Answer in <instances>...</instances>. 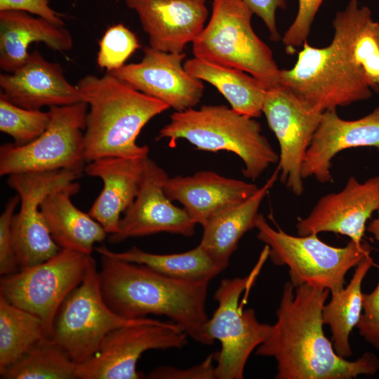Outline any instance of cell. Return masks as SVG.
<instances>
[{
	"label": "cell",
	"instance_id": "8992f818",
	"mask_svg": "<svg viewBox=\"0 0 379 379\" xmlns=\"http://www.w3.org/2000/svg\"><path fill=\"white\" fill-rule=\"evenodd\" d=\"M257 238L267 246L268 256L274 265L288 267L290 282L298 287L308 284L328 289L331 293L344 288L347 272L369 255L367 243L350 241L344 247L330 246L317 237L291 235L279 227H272L259 214Z\"/></svg>",
	"mask_w": 379,
	"mask_h": 379
},
{
	"label": "cell",
	"instance_id": "f35d334b",
	"mask_svg": "<svg viewBox=\"0 0 379 379\" xmlns=\"http://www.w3.org/2000/svg\"><path fill=\"white\" fill-rule=\"evenodd\" d=\"M251 12L260 17L270 34V39L278 41L281 36L276 24V11L278 8L285 9V0H242Z\"/></svg>",
	"mask_w": 379,
	"mask_h": 379
},
{
	"label": "cell",
	"instance_id": "f1b7e54d",
	"mask_svg": "<svg viewBox=\"0 0 379 379\" xmlns=\"http://www.w3.org/2000/svg\"><path fill=\"white\" fill-rule=\"evenodd\" d=\"M373 265L374 262L370 255L364 258L356 266L348 285L339 291L331 293V300L325 304L323 308V322L330 327L333 348L339 356L344 358L352 355L349 338L361 315V284Z\"/></svg>",
	"mask_w": 379,
	"mask_h": 379
},
{
	"label": "cell",
	"instance_id": "74e56055",
	"mask_svg": "<svg viewBox=\"0 0 379 379\" xmlns=\"http://www.w3.org/2000/svg\"><path fill=\"white\" fill-rule=\"evenodd\" d=\"M49 2L50 0H0V11H25L36 15L58 26H64L60 14L51 8Z\"/></svg>",
	"mask_w": 379,
	"mask_h": 379
},
{
	"label": "cell",
	"instance_id": "5b68a950",
	"mask_svg": "<svg viewBox=\"0 0 379 379\" xmlns=\"http://www.w3.org/2000/svg\"><path fill=\"white\" fill-rule=\"evenodd\" d=\"M242 0H212L211 17L192 42L194 57L252 75L267 89L280 85L270 47L255 33Z\"/></svg>",
	"mask_w": 379,
	"mask_h": 379
},
{
	"label": "cell",
	"instance_id": "836d02e7",
	"mask_svg": "<svg viewBox=\"0 0 379 379\" xmlns=\"http://www.w3.org/2000/svg\"><path fill=\"white\" fill-rule=\"evenodd\" d=\"M298 10L290 27L286 31L282 42L287 53L293 54L296 48L307 41L310 28L323 0H298Z\"/></svg>",
	"mask_w": 379,
	"mask_h": 379
},
{
	"label": "cell",
	"instance_id": "8fae6325",
	"mask_svg": "<svg viewBox=\"0 0 379 379\" xmlns=\"http://www.w3.org/2000/svg\"><path fill=\"white\" fill-rule=\"evenodd\" d=\"M255 275L224 279L214 294L218 307L208 319L207 331L220 343L216 352L215 379H242L250 355L270 333L272 325L260 323L254 310H243L239 302Z\"/></svg>",
	"mask_w": 379,
	"mask_h": 379
},
{
	"label": "cell",
	"instance_id": "8d00e7d4",
	"mask_svg": "<svg viewBox=\"0 0 379 379\" xmlns=\"http://www.w3.org/2000/svg\"><path fill=\"white\" fill-rule=\"evenodd\" d=\"M216 353L209 354L203 361L187 368L161 366L147 375L150 379H215L214 362Z\"/></svg>",
	"mask_w": 379,
	"mask_h": 379
},
{
	"label": "cell",
	"instance_id": "7c38bea8",
	"mask_svg": "<svg viewBox=\"0 0 379 379\" xmlns=\"http://www.w3.org/2000/svg\"><path fill=\"white\" fill-rule=\"evenodd\" d=\"M187 335L172 321L143 318L119 327L105 337L98 351L77 364V379H139L140 356L149 350L180 349Z\"/></svg>",
	"mask_w": 379,
	"mask_h": 379
},
{
	"label": "cell",
	"instance_id": "7402d4cb",
	"mask_svg": "<svg viewBox=\"0 0 379 379\" xmlns=\"http://www.w3.org/2000/svg\"><path fill=\"white\" fill-rule=\"evenodd\" d=\"M147 157H104L85 166L88 175L99 178L103 182V188L88 213L108 235L117 232L121 213L135 199Z\"/></svg>",
	"mask_w": 379,
	"mask_h": 379
},
{
	"label": "cell",
	"instance_id": "d6986e66",
	"mask_svg": "<svg viewBox=\"0 0 379 379\" xmlns=\"http://www.w3.org/2000/svg\"><path fill=\"white\" fill-rule=\"evenodd\" d=\"M206 0H126L138 15L149 46L181 53L204 28L208 11Z\"/></svg>",
	"mask_w": 379,
	"mask_h": 379
},
{
	"label": "cell",
	"instance_id": "d6a6232c",
	"mask_svg": "<svg viewBox=\"0 0 379 379\" xmlns=\"http://www.w3.org/2000/svg\"><path fill=\"white\" fill-rule=\"evenodd\" d=\"M140 44L136 35L123 24L109 27L102 36L97 56L98 65L107 72L123 67Z\"/></svg>",
	"mask_w": 379,
	"mask_h": 379
},
{
	"label": "cell",
	"instance_id": "603a6c76",
	"mask_svg": "<svg viewBox=\"0 0 379 379\" xmlns=\"http://www.w3.org/2000/svg\"><path fill=\"white\" fill-rule=\"evenodd\" d=\"M331 44L361 73L372 91L379 92V22L371 10L350 0L335 14Z\"/></svg>",
	"mask_w": 379,
	"mask_h": 379
},
{
	"label": "cell",
	"instance_id": "cb8c5ba5",
	"mask_svg": "<svg viewBox=\"0 0 379 379\" xmlns=\"http://www.w3.org/2000/svg\"><path fill=\"white\" fill-rule=\"evenodd\" d=\"M75 181L63 185L48 194L40 209L46 225L60 249L91 255L94 245L105 239L107 233L88 213L79 210L72 197L79 190Z\"/></svg>",
	"mask_w": 379,
	"mask_h": 379
},
{
	"label": "cell",
	"instance_id": "ffe728a7",
	"mask_svg": "<svg viewBox=\"0 0 379 379\" xmlns=\"http://www.w3.org/2000/svg\"><path fill=\"white\" fill-rule=\"evenodd\" d=\"M0 95L29 109L65 106L84 102L77 86L70 84L58 63L46 60L38 51L15 71L0 75Z\"/></svg>",
	"mask_w": 379,
	"mask_h": 379
},
{
	"label": "cell",
	"instance_id": "1f68e13d",
	"mask_svg": "<svg viewBox=\"0 0 379 379\" xmlns=\"http://www.w3.org/2000/svg\"><path fill=\"white\" fill-rule=\"evenodd\" d=\"M51 114L13 104L0 95V131L17 145H26L41 135L49 124Z\"/></svg>",
	"mask_w": 379,
	"mask_h": 379
},
{
	"label": "cell",
	"instance_id": "ac0fdd59",
	"mask_svg": "<svg viewBox=\"0 0 379 379\" xmlns=\"http://www.w3.org/2000/svg\"><path fill=\"white\" fill-rule=\"evenodd\" d=\"M359 147H374L379 152V106L356 120L341 119L336 109L324 112L305 154L302 178L314 176L321 183L332 182L331 168L335 156Z\"/></svg>",
	"mask_w": 379,
	"mask_h": 379
},
{
	"label": "cell",
	"instance_id": "4316f807",
	"mask_svg": "<svg viewBox=\"0 0 379 379\" xmlns=\"http://www.w3.org/2000/svg\"><path fill=\"white\" fill-rule=\"evenodd\" d=\"M183 66L191 75L217 88L234 111L252 118L262 114L267 89L252 75L195 57L187 60Z\"/></svg>",
	"mask_w": 379,
	"mask_h": 379
},
{
	"label": "cell",
	"instance_id": "e0dca14e",
	"mask_svg": "<svg viewBox=\"0 0 379 379\" xmlns=\"http://www.w3.org/2000/svg\"><path fill=\"white\" fill-rule=\"evenodd\" d=\"M379 209V175L359 182L350 177L344 188L321 197L310 214L296 224L298 235L328 232L361 243L366 223Z\"/></svg>",
	"mask_w": 379,
	"mask_h": 379
},
{
	"label": "cell",
	"instance_id": "ab89813d",
	"mask_svg": "<svg viewBox=\"0 0 379 379\" xmlns=\"http://www.w3.org/2000/svg\"><path fill=\"white\" fill-rule=\"evenodd\" d=\"M378 218L371 220L366 227V230L373 234L374 238L379 241V209Z\"/></svg>",
	"mask_w": 379,
	"mask_h": 379
},
{
	"label": "cell",
	"instance_id": "4dcf8cb0",
	"mask_svg": "<svg viewBox=\"0 0 379 379\" xmlns=\"http://www.w3.org/2000/svg\"><path fill=\"white\" fill-rule=\"evenodd\" d=\"M77 368L63 350L44 337L0 375L3 379H77Z\"/></svg>",
	"mask_w": 379,
	"mask_h": 379
},
{
	"label": "cell",
	"instance_id": "83f0119b",
	"mask_svg": "<svg viewBox=\"0 0 379 379\" xmlns=\"http://www.w3.org/2000/svg\"><path fill=\"white\" fill-rule=\"evenodd\" d=\"M95 250L100 255L145 265L175 279L210 281L224 270L199 244L186 252L171 254L148 253L135 246L122 252H114L105 246Z\"/></svg>",
	"mask_w": 379,
	"mask_h": 379
},
{
	"label": "cell",
	"instance_id": "f546056e",
	"mask_svg": "<svg viewBox=\"0 0 379 379\" xmlns=\"http://www.w3.org/2000/svg\"><path fill=\"white\" fill-rule=\"evenodd\" d=\"M41 320L0 295V373L44 338Z\"/></svg>",
	"mask_w": 379,
	"mask_h": 379
},
{
	"label": "cell",
	"instance_id": "5bb4252c",
	"mask_svg": "<svg viewBox=\"0 0 379 379\" xmlns=\"http://www.w3.org/2000/svg\"><path fill=\"white\" fill-rule=\"evenodd\" d=\"M262 112L279 145V179L295 196L304 192L302 166L321 114L307 108L287 87L267 90Z\"/></svg>",
	"mask_w": 379,
	"mask_h": 379
},
{
	"label": "cell",
	"instance_id": "30bf717a",
	"mask_svg": "<svg viewBox=\"0 0 379 379\" xmlns=\"http://www.w3.org/2000/svg\"><path fill=\"white\" fill-rule=\"evenodd\" d=\"M91 255L60 249L41 263L1 276L0 295L37 316L45 337L51 338L56 314L67 296L81 283Z\"/></svg>",
	"mask_w": 379,
	"mask_h": 379
},
{
	"label": "cell",
	"instance_id": "277c9868",
	"mask_svg": "<svg viewBox=\"0 0 379 379\" xmlns=\"http://www.w3.org/2000/svg\"><path fill=\"white\" fill-rule=\"evenodd\" d=\"M163 138L168 140L171 147L184 139L199 150L233 152L244 164V175L252 180L279 161V155L262 134L260 123L226 105H208L173 112L159 131L157 139Z\"/></svg>",
	"mask_w": 379,
	"mask_h": 379
},
{
	"label": "cell",
	"instance_id": "52a82bcc",
	"mask_svg": "<svg viewBox=\"0 0 379 379\" xmlns=\"http://www.w3.org/2000/svg\"><path fill=\"white\" fill-rule=\"evenodd\" d=\"M302 46L294 66L281 69L280 84L307 108L323 113L371 97L364 77L333 45L317 48L305 41Z\"/></svg>",
	"mask_w": 379,
	"mask_h": 379
},
{
	"label": "cell",
	"instance_id": "4fadbf2b",
	"mask_svg": "<svg viewBox=\"0 0 379 379\" xmlns=\"http://www.w3.org/2000/svg\"><path fill=\"white\" fill-rule=\"evenodd\" d=\"M80 176L67 169L8 175L7 183L20 198V211L13 217L11 228L20 269L41 263L60 250L46 225L40 205L51 192Z\"/></svg>",
	"mask_w": 379,
	"mask_h": 379
},
{
	"label": "cell",
	"instance_id": "d4e9b609",
	"mask_svg": "<svg viewBox=\"0 0 379 379\" xmlns=\"http://www.w3.org/2000/svg\"><path fill=\"white\" fill-rule=\"evenodd\" d=\"M41 42L58 51L73 46L70 32L41 17L20 11H0V67L6 73L15 71L27 60L28 48Z\"/></svg>",
	"mask_w": 379,
	"mask_h": 379
},
{
	"label": "cell",
	"instance_id": "2e32d148",
	"mask_svg": "<svg viewBox=\"0 0 379 379\" xmlns=\"http://www.w3.org/2000/svg\"><path fill=\"white\" fill-rule=\"evenodd\" d=\"M143 53L140 62L108 73L163 101L175 112L193 108L199 102L204 85L185 69V53H168L146 46Z\"/></svg>",
	"mask_w": 379,
	"mask_h": 379
},
{
	"label": "cell",
	"instance_id": "9a60e30c",
	"mask_svg": "<svg viewBox=\"0 0 379 379\" xmlns=\"http://www.w3.org/2000/svg\"><path fill=\"white\" fill-rule=\"evenodd\" d=\"M168 178L161 167L147 158L137 195L124 213L117 232L109 235V242L160 232L184 237L194 234L197 224L184 208L172 203L164 191Z\"/></svg>",
	"mask_w": 379,
	"mask_h": 379
},
{
	"label": "cell",
	"instance_id": "6da1fadb",
	"mask_svg": "<svg viewBox=\"0 0 379 379\" xmlns=\"http://www.w3.org/2000/svg\"><path fill=\"white\" fill-rule=\"evenodd\" d=\"M330 294L326 288L286 282L277 321L255 354L274 357L276 379H352L374 375L379 360L366 352L354 361L339 356L323 330L322 312Z\"/></svg>",
	"mask_w": 379,
	"mask_h": 379
},
{
	"label": "cell",
	"instance_id": "9c48e42d",
	"mask_svg": "<svg viewBox=\"0 0 379 379\" xmlns=\"http://www.w3.org/2000/svg\"><path fill=\"white\" fill-rule=\"evenodd\" d=\"M114 313L103 299L94 258L88 259L81 283L65 299L53 326L51 340L77 364L89 359L112 331L138 322Z\"/></svg>",
	"mask_w": 379,
	"mask_h": 379
},
{
	"label": "cell",
	"instance_id": "3957f363",
	"mask_svg": "<svg viewBox=\"0 0 379 379\" xmlns=\"http://www.w3.org/2000/svg\"><path fill=\"white\" fill-rule=\"evenodd\" d=\"M77 86L89 107L84 134L86 161L147 157L149 147L139 145L136 139L152 118L170 107L108 72L86 75Z\"/></svg>",
	"mask_w": 379,
	"mask_h": 379
},
{
	"label": "cell",
	"instance_id": "ba28073f",
	"mask_svg": "<svg viewBox=\"0 0 379 379\" xmlns=\"http://www.w3.org/2000/svg\"><path fill=\"white\" fill-rule=\"evenodd\" d=\"M88 105L85 102L49 107L45 131L24 145L0 147V175L60 169L81 175L85 168L84 134Z\"/></svg>",
	"mask_w": 379,
	"mask_h": 379
},
{
	"label": "cell",
	"instance_id": "484cf974",
	"mask_svg": "<svg viewBox=\"0 0 379 379\" xmlns=\"http://www.w3.org/2000/svg\"><path fill=\"white\" fill-rule=\"evenodd\" d=\"M275 169L267 182L246 201L230 207L214 217L203 227L199 245L223 270L229 265L241 238L255 228L260 206L278 179Z\"/></svg>",
	"mask_w": 379,
	"mask_h": 379
},
{
	"label": "cell",
	"instance_id": "44dd1931",
	"mask_svg": "<svg viewBox=\"0 0 379 379\" xmlns=\"http://www.w3.org/2000/svg\"><path fill=\"white\" fill-rule=\"evenodd\" d=\"M258 188L211 171L168 177L164 184L167 197L180 203L191 219L202 227L221 211L248 199Z\"/></svg>",
	"mask_w": 379,
	"mask_h": 379
},
{
	"label": "cell",
	"instance_id": "e575fe53",
	"mask_svg": "<svg viewBox=\"0 0 379 379\" xmlns=\"http://www.w3.org/2000/svg\"><path fill=\"white\" fill-rule=\"evenodd\" d=\"M20 203L18 194L10 198L0 216V274L18 272L19 267L13 245L12 220L15 210Z\"/></svg>",
	"mask_w": 379,
	"mask_h": 379
},
{
	"label": "cell",
	"instance_id": "7a4b0ae2",
	"mask_svg": "<svg viewBox=\"0 0 379 379\" xmlns=\"http://www.w3.org/2000/svg\"><path fill=\"white\" fill-rule=\"evenodd\" d=\"M100 256L101 293L114 313L127 319L165 316L197 343H214L207 331L209 281L175 279L145 265Z\"/></svg>",
	"mask_w": 379,
	"mask_h": 379
},
{
	"label": "cell",
	"instance_id": "d590c367",
	"mask_svg": "<svg viewBox=\"0 0 379 379\" xmlns=\"http://www.w3.org/2000/svg\"><path fill=\"white\" fill-rule=\"evenodd\" d=\"M362 309L356 327L368 343L379 349V282L370 293H363Z\"/></svg>",
	"mask_w": 379,
	"mask_h": 379
}]
</instances>
